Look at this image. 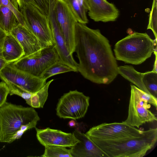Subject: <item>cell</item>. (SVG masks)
I'll list each match as a JSON object with an SVG mask.
<instances>
[{
    "mask_svg": "<svg viewBox=\"0 0 157 157\" xmlns=\"http://www.w3.org/2000/svg\"><path fill=\"white\" fill-rule=\"evenodd\" d=\"M75 52L78 59V71L85 78L108 84L118 75V66L109 40L99 29L77 22L75 31Z\"/></svg>",
    "mask_w": 157,
    "mask_h": 157,
    "instance_id": "obj_1",
    "label": "cell"
},
{
    "mask_svg": "<svg viewBox=\"0 0 157 157\" xmlns=\"http://www.w3.org/2000/svg\"><path fill=\"white\" fill-rule=\"evenodd\" d=\"M40 118L32 107L6 101L0 107V142L10 143L27 130L35 128Z\"/></svg>",
    "mask_w": 157,
    "mask_h": 157,
    "instance_id": "obj_2",
    "label": "cell"
},
{
    "mask_svg": "<svg viewBox=\"0 0 157 157\" xmlns=\"http://www.w3.org/2000/svg\"><path fill=\"white\" fill-rule=\"evenodd\" d=\"M157 141V128H150L140 136L114 140L93 141L109 157H142Z\"/></svg>",
    "mask_w": 157,
    "mask_h": 157,
    "instance_id": "obj_3",
    "label": "cell"
},
{
    "mask_svg": "<svg viewBox=\"0 0 157 157\" xmlns=\"http://www.w3.org/2000/svg\"><path fill=\"white\" fill-rule=\"evenodd\" d=\"M146 33L135 32L118 41L114 52L116 60L139 65L157 51V41Z\"/></svg>",
    "mask_w": 157,
    "mask_h": 157,
    "instance_id": "obj_4",
    "label": "cell"
},
{
    "mask_svg": "<svg viewBox=\"0 0 157 157\" xmlns=\"http://www.w3.org/2000/svg\"><path fill=\"white\" fill-rule=\"evenodd\" d=\"M25 26L39 40L42 47L54 46V42L48 16L30 4L20 10Z\"/></svg>",
    "mask_w": 157,
    "mask_h": 157,
    "instance_id": "obj_5",
    "label": "cell"
},
{
    "mask_svg": "<svg viewBox=\"0 0 157 157\" xmlns=\"http://www.w3.org/2000/svg\"><path fill=\"white\" fill-rule=\"evenodd\" d=\"M59 59L54 46L43 48L11 63L15 67L39 77L49 66Z\"/></svg>",
    "mask_w": 157,
    "mask_h": 157,
    "instance_id": "obj_6",
    "label": "cell"
},
{
    "mask_svg": "<svg viewBox=\"0 0 157 157\" xmlns=\"http://www.w3.org/2000/svg\"><path fill=\"white\" fill-rule=\"evenodd\" d=\"M144 131L122 121L103 123L92 127L85 134L93 141L109 140L140 136Z\"/></svg>",
    "mask_w": 157,
    "mask_h": 157,
    "instance_id": "obj_7",
    "label": "cell"
},
{
    "mask_svg": "<svg viewBox=\"0 0 157 157\" xmlns=\"http://www.w3.org/2000/svg\"><path fill=\"white\" fill-rule=\"evenodd\" d=\"M90 98L77 90L64 94L59 99L56 109L60 118L74 120L83 117L89 106Z\"/></svg>",
    "mask_w": 157,
    "mask_h": 157,
    "instance_id": "obj_8",
    "label": "cell"
},
{
    "mask_svg": "<svg viewBox=\"0 0 157 157\" xmlns=\"http://www.w3.org/2000/svg\"><path fill=\"white\" fill-rule=\"evenodd\" d=\"M131 88L128 115L123 122L138 128L146 123L156 121L155 115L149 109L151 104L141 97L138 91V88L134 85H131Z\"/></svg>",
    "mask_w": 157,
    "mask_h": 157,
    "instance_id": "obj_9",
    "label": "cell"
},
{
    "mask_svg": "<svg viewBox=\"0 0 157 157\" xmlns=\"http://www.w3.org/2000/svg\"><path fill=\"white\" fill-rule=\"evenodd\" d=\"M0 78L6 83L15 84L33 94L39 90L46 83V80L19 69L11 63H6L0 72Z\"/></svg>",
    "mask_w": 157,
    "mask_h": 157,
    "instance_id": "obj_10",
    "label": "cell"
},
{
    "mask_svg": "<svg viewBox=\"0 0 157 157\" xmlns=\"http://www.w3.org/2000/svg\"><path fill=\"white\" fill-rule=\"evenodd\" d=\"M54 11L68 51L73 55L75 52V27L78 21L63 0H56Z\"/></svg>",
    "mask_w": 157,
    "mask_h": 157,
    "instance_id": "obj_11",
    "label": "cell"
},
{
    "mask_svg": "<svg viewBox=\"0 0 157 157\" xmlns=\"http://www.w3.org/2000/svg\"><path fill=\"white\" fill-rule=\"evenodd\" d=\"M117 71L138 88L157 98V72L152 71L140 73L129 65L118 67Z\"/></svg>",
    "mask_w": 157,
    "mask_h": 157,
    "instance_id": "obj_12",
    "label": "cell"
},
{
    "mask_svg": "<svg viewBox=\"0 0 157 157\" xmlns=\"http://www.w3.org/2000/svg\"><path fill=\"white\" fill-rule=\"evenodd\" d=\"M35 128L37 138L44 146L55 145L71 147L79 141L73 133H66L49 128L44 129Z\"/></svg>",
    "mask_w": 157,
    "mask_h": 157,
    "instance_id": "obj_13",
    "label": "cell"
},
{
    "mask_svg": "<svg viewBox=\"0 0 157 157\" xmlns=\"http://www.w3.org/2000/svg\"><path fill=\"white\" fill-rule=\"evenodd\" d=\"M85 1L88 8V15L95 21H114L119 16V11L113 3L105 0Z\"/></svg>",
    "mask_w": 157,
    "mask_h": 157,
    "instance_id": "obj_14",
    "label": "cell"
},
{
    "mask_svg": "<svg viewBox=\"0 0 157 157\" xmlns=\"http://www.w3.org/2000/svg\"><path fill=\"white\" fill-rule=\"evenodd\" d=\"M73 133L79 141L70 147L72 157H109L86 134L77 129Z\"/></svg>",
    "mask_w": 157,
    "mask_h": 157,
    "instance_id": "obj_15",
    "label": "cell"
},
{
    "mask_svg": "<svg viewBox=\"0 0 157 157\" xmlns=\"http://www.w3.org/2000/svg\"><path fill=\"white\" fill-rule=\"evenodd\" d=\"M52 31L55 49L59 60L63 63L73 69L75 72L78 71L77 63L72 55L68 51L64 39L57 21L50 23Z\"/></svg>",
    "mask_w": 157,
    "mask_h": 157,
    "instance_id": "obj_16",
    "label": "cell"
},
{
    "mask_svg": "<svg viewBox=\"0 0 157 157\" xmlns=\"http://www.w3.org/2000/svg\"><path fill=\"white\" fill-rule=\"evenodd\" d=\"M10 33L22 47L24 53V56L31 54L43 48L37 38L25 26L21 24L15 27Z\"/></svg>",
    "mask_w": 157,
    "mask_h": 157,
    "instance_id": "obj_17",
    "label": "cell"
},
{
    "mask_svg": "<svg viewBox=\"0 0 157 157\" xmlns=\"http://www.w3.org/2000/svg\"><path fill=\"white\" fill-rule=\"evenodd\" d=\"M3 56L8 63L15 62L24 55L21 44L10 33L6 34L2 47Z\"/></svg>",
    "mask_w": 157,
    "mask_h": 157,
    "instance_id": "obj_18",
    "label": "cell"
},
{
    "mask_svg": "<svg viewBox=\"0 0 157 157\" xmlns=\"http://www.w3.org/2000/svg\"><path fill=\"white\" fill-rule=\"evenodd\" d=\"M20 24L13 12L9 8L0 6V28L6 34Z\"/></svg>",
    "mask_w": 157,
    "mask_h": 157,
    "instance_id": "obj_19",
    "label": "cell"
},
{
    "mask_svg": "<svg viewBox=\"0 0 157 157\" xmlns=\"http://www.w3.org/2000/svg\"><path fill=\"white\" fill-rule=\"evenodd\" d=\"M68 6L78 22L86 24L88 22L86 15L88 8L85 0H63Z\"/></svg>",
    "mask_w": 157,
    "mask_h": 157,
    "instance_id": "obj_20",
    "label": "cell"
},
{
    "mask_svg": "<svg viewBox=\"0 0 157 157\" xmlns=\"http://www.w3.org/2000/svg\"><path fill=\"white\" fill-rule=\"evenodd\" d=\"M53 80V79L49 81L39 90L33 94L31 99V107L33 108H43L48 98L49 86Z\"/></svg>",
    "mask_w": 157,
    "mask_h": 157,
    "instance_id": "obj_21",
    "label": "cell"
},
{
    "mask_svg": "<svg viewBox=\"0 0 157 157\" xmlns=\"http://www.w3.org/2000/svg\"><path fill=\"white\" fill-rule=\"evenodd\" d=\"M70 71L75 72L73 69L62 63L59 59L47 69L40 78L46 80L48 78L53 75Z\"/></svg>",
    "mask_w": 157,
    "mask_h": 157,
    "instance_id": "obj_22",
    "label": "cell"
},
{
    "mask_svg": "<svg viewBox=\"0 0 157 157\" xmlns=\"http://www.w3.org/2000/svg\"><path fill=\"white\" fill-rule=\"evenodd\" d=\"M44 147V152L41 157H72L70 150L65 147L55 145H46Z\"/></svg>",
    "mask_w": 157,
    "mask_h": 157,
    "instance_id": "obj_23",
    "label": "cell"
},
{
    "mask_svg": "<svg viewBox=\"0 0 157 157\" xmlns=\"http://www.w3.org/2000/svg\"><path fill=\"white\" fill-rule=\"evenodd\" d=\"M19 10L25 5L30 4L38 8L48 16L49 11V0H17Z\"/></svg>",
    "mask_w": 157,
    "mask_h": 157,
    "instance_id": "obj_24",
    "label": "cell"
},
{
    "mask_svg": "<svg viewBox=\"0 0 157 157\" xmlns=\"http://www.w3.org/2000/svg\"><path fill=\"white\" fill-rule=\"evenodd\" d=\"M6 84L9 89V94L10 95L15 94L21 97L30 106L31 99L33 94L26 91L20 87L15 84L10 83Z\"/></svg>",
    "mask_w": 157,
    "mask_h": 157,
    "instance_id": "obj_25",
    "label": "cell"
},
{
    "mask_svg": "<svg viewBox=\"0 0 157 157\" xmlns=\"http://www.w3.org/2000/svg\"><path fill=\"white\" fill-rule=\"evenodd\" d=\"M1 6L10 8L15 14L19 23L25 26L23 17L19 10L17 0H0Z\"/></svg>",
    "mask_w": 157,
    "mask_h": 157,
    "instance_id": "obj_26",
    "label": "cell"
},
{
    "mask_svg": "<svg viewBox=\"0 0 157 157\" xmlns=\"http://www.w3.org/2000/svg\"><path fill=\"white\" fill-rule=\"evenodd\" d=\"M157 0H153L147 29L151 30L157 40Z\"/></svg>",
    "mask_w": 157,
    "mask_h": 157,
    "instance_id": "obj_27",
    "label": "cell"
},
{
    "mask_svg": "<svg viewBox=\"0 0 157 157\" xmlns=\"http://www.w3.org/2000/svg\"><path fill=\"white\" fill-rule=\"evenodd\" d=\"M10 91L6 84L4 81L0 82V107L6 101Z\"/></svg>",
    "mask_w": 157,
    "mask_h": 157,
    "instance_id": "obj_28",
    "label": "cell"
},
{
    "mask_svg": "<svg viewBox=\"0 0 157 157\" xmlns=\"http://www.w3.org/2000/svg\"><path fill=\"white\" fill-rule=\"evenodd\" d=\"M138 93L141 97L146 101L147 103L152 105L156 109L157 108V99L152 95L149 94L138 88Z\"/></svg>",
    "mask_w": 157,
    "mask_h": 157,
    "instance_id": "obj_29",
    "label": "cell"
},
{
    "mask_svg": "<svg viewBox=\"0 0 157 157\" xmlns=\"http://www.w3.org/2000/svg\"><path fill=\"white\" fill-rule=\"evenodd\" d=\"M7 63L3 56L2 48H0V72Z\"/></svg>",
    "mask_w": 157,
    "mask_h": 157,
    "instance_id": "obj_30",
    "label": "cell"
},
{
    "mask_svg": "<svg viewBox=\"0 0 157 157\" xmlns=\"http://www.w3.org/2000/svg\"><path fill=\"white\" fill-rule=\"evenodd\" d=\"M6 33L0 28V48L2 47Z\"/></svg>",
    "mask_w": 157,
    "mask_h": 157,
    "instance_id": "obj_31",
    "label": "cell"
},
{
    "mask_svg": "<svg viewBox=\"0 0 157 157\" xmlns=\"http://www.w3.org/2000/svg\"><path fill=\"white\" fill-rule=\"evenodd\" d=\"M155 56V60L154 65L152 71L157 72V51L154 52Z\"/></svg>",
    "mask_w": 157,
    "mask_h": 157,
    "instance_id": "obj_32",
    "label": "cell"
},
{
    "mask_svg": "<svg viewBox=\"0 0 157 157\" xmlns=\"http://www.w3.org/2000/svg\"><path fill=\"white\" fill-rule=\"evenodd\" d=\"M77 124V123L74 120L70 121L68 123V125L71 128H74L75 127Z\"/></svg>",
    "mask_w": 157,
    "mask_h": 157,
    "instance_id": "obj_33",
    "label": "cell"
},
{
    "mask_svg": "<svg viewBox=\"0 0 157 157\" xmlns=\"http://www.w3.org/2000/svg\"><path fill=\"white\" fill-rule=\"evenodd\" d=\"M105 0V1H107V0Z\"/></svg>",
    "mask_w": 157,
    "mask_h": 157,
    "instance_id": "obj_34",
    "label": "cell"
}]
</instances>
